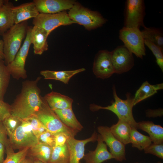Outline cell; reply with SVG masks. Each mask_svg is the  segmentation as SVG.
Segmentation results:
<instances>
[{
    "label": "cell",
    "mask_w": 163,
    "mask_h": 163,
    "mask_svg": "<svg viewBox=\"0 0 163 163\" xmlns=\"http://www.w3.org/2000/svg\"><path fill=\"white\" fill-rule=\"evenodd\" d=\"M41 78V77H38L34 80L22 82L21 92L11 105V114L22 120L35 115L42 103V97L38 85Z\"/></svg>",
    "instance_id": "6da1fadb"
},
{
    "label": "cell",
    "mask_w": 163,
    "mask_h": 163,
    "mask_svg": "<svg viewBox=\"0 0 163 163\" xmlns=\"http://www.w3.org/2000/svg\"><path fill=\"white\" fill-rule=\"evenodd\" d=\"M28 27L27 21L14 24L2 35L4 62L6 65L13 60L21 48Z\"/></svg>",
    "instance_id": "7a4b0ae2"
},
{
    "label": "cell",
    "mask_w": 163,
    "mask_h": 163,
    "mask_svg": "<svg viewBox=\"0 0 163 163\" xmlns=\"http://www.w3.org/2000/svg\"><path fill=\"white\" fill-rule=\"evenodd\" d=\"M113 91L114 101L111 105L102 107L95 104H91L90 105L91 110L95 111L100 109L110 110L115 113L118 119L126 122L132 127L138 129L137 123L134 119L133 114V108L134 106L133 97L130 93H127L126 94V99H122L117 96L114 85L113 87Z\"/></svg>",
    "instance_id": "3957f363"
},
{
    "label": "cell",
    "mask_w": 163,
    "mask_h": 163,
    "mask_svg": "<svg viewBox=\"0 0 163 163\" xmlns=\"http://www.w3.org/2000/svg\"><path fill=\"white\" fill-rule=\"evenodd\" d=\"M48 131L54 135L62 133L69 136L75 137L78 132L66 126L60 120L54 111L49 107L42 97L41 107L35 115Z\"/></svg>",
    "instance_id": "277c9868"
},
{
    "label": "cell",
    "mask_w": 163,
    "mask_h": 163,
    "mask_svg": "<svg viewBox=\"0 0 163 163\" xmlns=\"http://www.w3.org/2000/svg\"><path fill=\"white\" fill-rule=\"evenodd\" d=\"M68 14L70 19L75 23L83 25L88 30L101 27L106 21L97 11L90 10L76 2Z\"/></svg>",
    "instance_id": "5b68a950"
},
{
    "label": "cell",
    "mask_w": 163,
    "mask_h": 163,
    "mask_svg": "<svg viewBox=\"0 0 163 163\" xmlns=\"http://www.w3.org/2000/svg\"><path fill=\"white\" fill-rule=\"evenodd\" d=\"M32 27L29 26L24 43L18 52L13 60L6 65L11 75L18 80L27 77L25 65L29 49L31 44V32Z\"/></svg>",
    "instance_id": "8992f818"
},
{
    "label": "cell",
    "mask_w": 163,
    "mask_h": 163,
    "mask_svg": "<svg viewBox=\"0 0 163 163\" xmlns=\"http://www.w3.org/2000/svg\"><path fill=\"white\" fill-rule=\"evenodd\" d=\"M119 36L124 45L137 57L142 59L145 55L144 40L139 29L123 27L120 30Z\"/></svg>",
    "instance_id": "52a82bcc"
},
{
    "label": "cell",
    "mask_w": 163,
    "mask_h": 163,
    "mask_svg": "<svg viewBox=\"0 0 163 163\" xmlns=\"http://www.w3.org/2000/svg\"><path fill=\"white\" fill-rule=\"evenodd\" d=\"M9 140L12 148L19 150L30 148L38 143L31 125L26 120H22L21 124L9 137Z\"/></svg>",
    "instance_id": "ba28073f"
},
{
    "label": "cell",
    "mask_w": 163,
    "mask_h": 163,
    "mask_svg": "<svg viewBox=\"0 0 163 163\" xmlns=\"http://www.w3.org/2000/svg\"><path fill=\"white\" fill-rule=\"evenodd\" d=\"M124 27L140 29L145 26V6L143 0H127L125 4Z\"/></svg>",
    "instance_id": "9c48e42d"
},
{
    "label": "cell",
    "mask_w": 163,
    "mask_h": 163,
    "mask_svg": "<svg viewBox=\"0 0 163 163\" xmlns=\"http://www.w3.org/2000/svg\"><path fill=\"white\" fill-rule=\"evenodd\" d=\"M75 23L70 19L68 14L64 11L52 14L40 13L36 18H33L32 24L42 28L49 34L61 26H65Z\"/></svg>",
    "instance_id": "30bf717a"
},
{
    "label": "cell",
    "mask_w": 163,
    "mask_h": 163,
    "mask_svg": "<svg viewBox=\"0 0 163 163\" xmlns=\"http://www.w3.org/2000/svg\"><path fill=\"white\" fill-rule=\"evenodd\" d=\"M114 73L121 74L130 70L134 65L133 54L123 45L111 52Z\"/></svg>",
    "instance_id": "8fae6325"
},
{
    "label": "cell",
    "mask_w": 163,
    "mask_h": 163,
    "mask_svg": "<svg viewBox=\"0 0 163 163\" xmlns=\"http://www.w3.org/2000/svg\"><path fill=\"white\" fill-rule=\"evenodd\" d=\"M97 131L103 141L109 147L114 159L120 161L126 160L125 145L118 140L107 126H99Z\"/></svg>",
    "instance_id": "7c38bea8"
},
{
    "label": "cell",
    "mask_w": 163,
    "mask_h": 163,
    "mask_svg": "<svg viewBox=\"0 0 163 163\" xmlns=\"http://www.w3.org/2000/svg\"><path fill=\"white\" fill-rule=\"evenodd\" d=\"M93 71L97 78L102 79L107 78L114 73L111 52L104 50L97 53L94 59Z\"/></svg>",
    "instance_id": "4fadbf2b"
},
{
    "label": "cell",
    "mask_w": 163,
    "mask_h": 163,
    "mask_svg": "<svg viewBox=\"0 0 163 163\" xmlns=\"http://www.w3.org/2000/svg\"><path fill=\"white\" fill-rule=\"evenodd\" d=\"M97 133L95 131L90 137L83 140H78L74 137L69 136L66 142L69 154V163H79L85 155V145L97 141Z\"/></svg>",
    "instance_id": "5bb4252c"
},
{
    "label": "cell",
    "mask_w": 163,
    "mask_h": 163,
    "mask_svg": "<svg viewBox=\"0 0 163 163\" xmlns=\"http://www.w3.org/2000/svg\"><path fill=\"white\" fill-rule=\"evenodd\" d=\"M39 13L52 14L70 10L76 3L71 0H34Z\"/></svg>",
    "instance_id": "9a60e30c"
},
{
    "label": "cell",
    "mask_w": 163,
    "mask_h": 163,
    "mask_svg": "<svg viewBox=\"0 0 163 163\" xmlns=\"http://www.w3.org/2000/svg\"><path fill=\"white\" fill-rule=\"evenodd\" d=\"M96 149L90 151L85 155L83 158L85 163H101L112 159H114L112 154L107 149L106 144L104 142L100 135H98Z\"/></svg>",
    "instance_id": "2e32d148"
},
{
    "label": "cell",
    "mask_w": 163,
    "mask_h": 163,
    "mask_svg": "<svg viewBox=\"0 0 163 163\" xmlns=\"http://www.w3.org/2000/svg\"><path fill=\"white\" fill-rule=\"evenodd\" d=\"M12 12L14 24H18L27 20L36 17L39 14L34 2L14 6Z\"/></svg>",
    "instance_id": "e0dca14e"
},
{
    "label": "cell",
    "mask_w": 163,
    "mask_h": 163,
    "mask_svg": "<svg viewBox=\"0 0 163 163\" xmlns=\"http://www.w3.org/2000/svg\"><path fill=\"white\" fill-rule=\"evenodd\" d=\"M43 28L36 26L32 27L31 32V44L35 54L41 55L48 49L47 38L49 35Z\"/></svg>",
    "instance_id": "ac0fdd59"
},
{
    "label": "cell",
    "mask_w": 163,
    "mask_h": 163,
    "mask_svg": "<svg viewBox=\"0 0 163 163\" xmlns=\"http://www.w3.org/2000/svg\"><path fill=\"white\" fill-rule=\"evenodd\" d=\"M43 97L53 111L72 107L73 99L60 93L52 91L46 94Z\"/></svg>",
    "instance_id": "d6986e66"
},
{
    "label": "cell",
    "mask_w": 163,
    "mask_h": 163,
    "mask_svg": "<svg viewBox=\"0 0 163 163\" xmlns=\"http://www.w3.org/2000/svg\"><path fill=\"white\" fill-rule=\"evenodd\" d=\"M53 147L38 143L28 149L27 156L34 161L48 163L50 158Z\"/></svg>",
    "instance_id": "ffe728a7"
},
{
    "label": "cell",
    "mask_w": 163,
    "mask_h": 163,
    "mask_svg": "<svg viewBox=\"0 0 163 163\" xmlns=\"http://www.w3.org/2000/svg\"><path fill=\"white\" fill-rule=\"evenodd\" d=\"M138 129L144 131L149 135L152 142L155 144L163 142V128L155 124L152 122L142 121L137 123Z\"/></svg>",
    "instance_id": "44dd1931"
},
{
    "label": "cell",
    "mask_w": 163,
    "mask_h": 163,
    "mask_svg": "<svg viewBox=\"0 0 163 163\" xmlns=\"http://www.w3.org/2000/svg\"><path fill=\"white\" fill-rule=\"evenodd\" d=\"M13 4L6 0L0 9V35H2L15 24L12 12Z\"/></svg>",
    "instance_id": "7402d4cb"
},
{
    "label": "cell",
    "mask_w": 163,
    "mask_h": 163,
    "mask_svg": "<svg viewBox=\"0 0 163 163\" xmlns=\"http://www.w3.org/2000/svg\"><path fill=\"white\" fill-rule=\"evenodd\" d=\"M61 121L70 128L79 132L83 127L77 120L72 107L54 111Z\"/></svg>",
    "instance_id": "603a6c76"
},
{
    "label": "cell",
    "mask_w": 163,
    "mask_h": 163,
    "mask_svg": "<svg viewBox=\"0 0 163 163\" xmlns=\"http://www.w3.org/2000/svg\"><path fill=\"white\" fill-rule=\"evenodd\" d=\"M132 127L128 123L118 119L117 122L110 128L114 136L125 145L130 143V138Z\"/></svg>",
    "instance_id": "cb8c5ba5"
},
{
    "label": "cell",
    "mask_w": 163,
    "mask_h": 163,
    "mask_svg": "<svg viewBox=\"0 0 163 163\" xmlns=\"http://www.w3.org/2000/svg\"><path fill=\"white\" fill-rule=\"evenodd\" d=\"M85 70V69L84 68L69 71L44 70L41 71L40 73L45 79L58 80L65 84H68L70 79L73 76Z\"/></svg>",
    "instance_id": "d4e9b609"
},
{
    "label": "cell",
    "mask_w": 163,
    "mask_h": 163,
    "mask_svg": "<svg viewBox=\"0 0 163 163\" xmlns=\"http://www.w3.org/2000/svg\"><path fill=\"white\" fill-rule=\"evenodd\" d=\"M163 83L151 85L148 81L144 82L136 91L133 97L134 105L151 96L158 90L163 89Z\"/></svg>",
    "instance_id": "484cf974"
},
{
    "label": "cell",
    "mask_w": 163,
    "mask_h": 163,
    "mask_svg": "<svg viewBox=\"0 0 163 163\" xmlns=\"http://www.w3.org/2000/svg\"><path fill=\"white\" fill-rule=\"evenodd\" d=\"M141 30L144 40L149 41L163 49V34L161 30L155 27L145 26Z\"/></svg>",
    "instance_id": "4316f807"
},
{
    "label": "cell",
    "mask_w": 163,
    "mask_h": 163,
    "mask_svg": "<svg viewBox=\"0 0 163 163\" xmlns=\"http://www.w3.org/2000/svg\"><path fill=\"white\" fill-rule=\"evenodd\" d=\"M130 141L133 147L140 150H144L152 143L149 136L141 134L133 127L131 129Z\"/></svg>",
    "instance_id": "83f0119b"
},
{
    "label": "cell",
    "mask_w": 163,
    "mask_h": 163,
    "mask_svg": "<svg viewBox=\"0 0 163 163\" xmlns=\"http://www.w3.org/2000/svg\"><path fill=\"white\" fill-rule=\"evenodd\" d=\"M69 154L66 143L62 146H55L53 148L48 163H69Z\"/></svg>",
    "instance_id": "f1b7e54d"
},
{
    "label": "cell",
    "mask_w": 163,
    "mask_h": 163,
    "mask_svg": "<svg viewBox=\"0 0 163 163\" xmlns=\"http://www.w3.org/2000/svg\"><path fill=\"white\" fill-rule=\"evenodd\" d=\"M10 76L4 61L0 59V98L3 100L9 83Z\"/></svg>",
    "instance_id": "f546056e"
},
{
    "label": "cell",
    "mask_w": 163,
    "mask_h": 163,
    "mask_svg": "<svg viewBox=\"0 0 163 163\" xmlns=\"http://www.w3.org/2000/svg\"><path fill=\"white\" fill-rule=\"evenodd\" d=\"M29 148H24L15 152L10 145L5 147L7 156L3 163H20L27 156Z\"/></svg>",
    "instance_id": "4dcf8cb0"
},
{
    "label": "cell",
    "mask_w": 163,
    "mask_h": 163,
    "mask_svg": "<svg viewBox=\"0 0 163 163\" xmlns=\"http://www.w3.org/2000/svg\"><path fill=\"white\" fill-rule=\"evenodd\" d=\"M22 121L21 119L17 116L11 114L6 118L2 121L9 137L20 125Z\"/></svg>",
    "instance_id": "1f68e13d"
},
{
    "label": "cell",
    "mask_w": 163,
    "mask_h": 163,
    "mask_svg": "<svg viewBox=\"0 0 163 163\" xmlns=\"http://www.w3.org/2000/svg\"><path fill=\"white\" fill-rule=\"evenodd\" d=\"M144 43L155 56L156 63L163 72V49L146 40H144Z\"/></svg>",
    "instance_id": "d6a6232c"
},
{
    "label": "cell",
    "mask_w": 163,
    "mask_h": 163,
    "mask_svg": "<svg viewBox=\"0 0 163 163\" xmlns=\"http://www.w3.org/2000/svg\"><path fill=\"white\" fill-rule=\"evenodd\" d=\"M25 120L31 125L33 132L37 138L41 134L48 131L42 123L35 116Z\"/></svg>",
    "instance_id": "836d02e7"
},
{
    "label": "cell",
    "mask_w": 163,
    "mask_h": 163,
    "mask_svg": "<svg viewBox=\"0 0 163 163\" xmlns=\"http://www.w3.org/2000/svg\"><path fill=\"white\" fill-rule=\"evenodd\" d=\"M37 139L38 143H43L52 147L55 146V135L48 131L41 134Z\"/></svg>",
    "instance_id": "e575fe53"
},
{
    "label": "cell",
    "mask_w": 163,
    "mask_h": 163,
    "mask_svg": "<svg viewBox=\"0 0 163 163\" xmlns=\"http://www.w3.org/2000/svg\"><path fill=\"white\" fill-rule=\"evenodd\" d=\"M146 154H150L163 159V144L152 143L144 150Z\"/></svg>",
    "instance_id": "d590c367"
},
{
    "label": "cell",
    "mask_w": 163,
    "mask_h": 163,
    "mask_svg": "<svg viewBox=\"0 0 163 163\" xmlns=\"http://www.w3.org/2000/svg\"><path fill=\"white\" fill-rule=\"evenodd\" d=\"M11 114V105L0 98V121H2Z\"/></svg>",
    "instance_id": "8d00e7d4"
},
{
    "label": "cell",
    "mask_w": 163,
    "mask_h": 163,
    "mask_svg": "<svg viewBox=\"0 0 163 163\" xmlns=\"http://www.w3.org/2000/svg\"><path fill=\"white\" fill-rule=\"evenodd\" d=\"M8 136L7 131L2 121H0V142L3 144L5 147L10 145Z\"/></svg>",
    "instance_id": "74e56055"
},
{
    "label": "cell",
    "mask_w": 163,
    "mask_h": 163,
    "mask_svg": "<svg viewBox=\"0 0 163 163\" xmlns=\"http://www.w3.org/2000/svg\"><path fill=\"white\" fill-rule=\"evenodd\" d=\"M69 136H70L62 133L55 135V146H60L64 145L66 143L67 139Z\"/></svg>",
    "instance_id": "f35d334b"
},
{
    "label": "cell",
    "mask_w": 163,
    "mask_h": 163,
    "mask_svg": "<svg viewBox=\"0 0 163 163\" xmlns=\"http://www.w3.org/2000/svg\"><path fill=\"white\" fill-rule=\"evenodd\" d=\"M146 115L149 117H161L163 115L162 109L156 110L148 109L146 111Z\"/></svg>",
    "instance_id": "ab89813d"
},
{
    "label": "cell",
    "mask_w": 163,
    "mask_h": 163,
    "mask_svg": "<svg viewBox=\"0 0 163 163\" xmlns=\"http://www.w3.org/2000/svg\"><path fill=\"white\" fill-rule=\"evenodd\" d=\"M5 151V146L0 142V163H3L4 161V154Z\"/></svg>",
    "instance_id": "60d3db41"
},
{
    "label": "cell",
    "mask_w": 163,
    "mask_h": 163,
    "mask_svg": "<svg viewBox=\"0 0 163 163\" xmlns=\"http://www.w3.org/2000/svg\"><path fill=\"white\" fill-rule=\"evenodd\" d=\"M3 47L4 44L3 41L0 38V59L4 60L5 59Z\"/></svg>",
    "instance_id": "b9f144b4"
},
{
    "label": "cell",
    "mask_w": 163,
    "mask_h": 163,
    "mask_svg": "<svg viewBox=\"0 0 163 163\" xmlns=\"http://www.w3.org/2000/svg\"><path fill=\"white\" fill-rule=\"evenodd\" d=\"M34 162L33 159L27 156L20 163H34Z\"/></svg>",
    "instance_id": "7bdbcfd3"
},
{
    "label": "cell",
    "mask_w": 163,
    "mask_h": 163,
    "mask_svg": "<svg viewBox=\"0 0 163 163\" xmlns=\"http://www.w3.org/2000/svg\"><path fill=\"white\" fill-rule=\"evenodd\" d=\"M6 0H0V9L5 3Z\"/></svg>",
    "instance_id": "ee69618b"
},
{
    "label": "cell",
    "mask_w": 163,
    "mask_h": 163,
    "mask_svg": "<svg viewBox=\"0 0 163 163\" xmlns=\"http://www.w3.org/2000/svg\"><path fill=\"white\" fill-rule=\"evenodd\" d=\"M34 163H46L39 161H34Z\"/></svg>",
    "instance_id": "f6af8a7d"
},
{
    "label": "cell",
    "mask_w": 163,
    "mask_h": 163,
    "mask_svg": "<svg viewBox=\"0 0 163 163\" xmlns=\"http://www.w3.org/2000/svg\"><path fill=\"white\" fill-rule=\"evenodd\" d=\"M139 163L136 162H135V163ZM156 163H162L160 161H158V162H157Z\"/></svg>",
    "instance_id": "bcb514c9"
}]
</instances>
